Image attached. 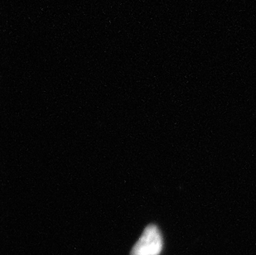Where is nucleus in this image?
Instances as JSON below:
<instances>
[{"instance_id":"1","label":"nucleus","mask_w":256,"mask_h":255,"mask_svg":"<svg viewBox=\"0 0 256 255\" xmlns=\"http://www.w3.org/2000/svg\"><path fill=\"white\" fill-rule=\"evenodd\" d=\"M162 248V238L160 230L155 226H150L145 228L130 255H160Z\"/></svg>"}]
</instances>
